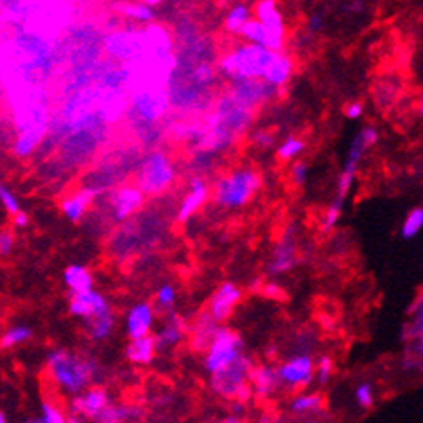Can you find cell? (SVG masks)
<instances>
[{
	"mask_svg": "<svg viewBox=\"0 0 423 423\" xmlns=\"http://www.w3.org/2000/svg\"><path fill=\"white\" fill-rule=\"evenodd\" d=\"M204 352H206L204 354V370L209 375H216L228 368L230 365H233L240 356H244L242 337L233 330L220 325L213 340Z\"/></svg>",
	"mask_w": 423,
	"mask_h": 423,
	"instance_id": "obj_6",
	"label": "cell"
},
{
	"mask_svg": "<svg viewBox=\"0 0 423 423\" xmlns=\"http://www.w3.org/2000/svg\"><path fill=\"white\" fill-rule=\"evenodd\" d=\"M147 195L140 190L139 185L125 183L107 194V209L114 223H125L135 216L146 204Z\"/></svg>",
	"mask_w": 423,
	"mask_h": 423,
	"instance_id": "obj_8",
	"label": "cell"
},
{
	"mask_svg": "<svg viewBox=\"0 0 423 423\" xmlns=\"http://www.w3.org/2000/svg\"><path fill=\"white\" fill-rule=\"evenodd\" d=\"M277 52L244 42L225 52L218 61V73L228 81L263 80Z\"/></svg>",
	"mask_w": 423,
	"mask_h": 423,
	"instance_id": "obj_2",
	"label": "cell"
},
{
	"mask_svg": "<svg viewBox=\"0 0 423 423\" xmlns=\"http://www.w3.org/2000/svg\"><path fill=\"white\" fill-rule=\"evenodd\" d=\"M423 230V207H415L404 218L401 225V237L406 240L415 239Z\"/></svg>",
	"mask_w": 423,
	"mask_h": 423,
	"instance_id": "obj_34",
	"label": "cell"
},
{
	"mask_svg": "<svg viewBox=\"0 0 423 423\" xmlns=\"http://www.w3.org/2000/svg\"><path fill=\"white\" fill-rule=\"evenodd\" d=\"M66 420H68V413H66V411L62 410L57 403L46 399V401H42V404H40L39 417H35L33 420H29V422L64 423Z\"/></svg>",
	"mask_w": 423,
	"mask_h": 423,
	"instance_id": "obj_31",
	"label": "cell"
},
{
	"mask_svg": "<svg viewBox=\"0 0 423 423\" xmlns=\"http://www.w3.org/2000/svg\"><path fill=\"white\" fill-rule=\"evenodd\" d=\"M155 320H158V310L154 304L140 300L130 306L126 311L123 328L128 339H139V337L151 335L154 332Z\"/></svg>",
	"mask_w": 423,
	"mask_h": 423,
	"instance_id": "obj_12",
	"label": "cell"
},
{
	"mask_svg": "<svg viewBox=\"0 0 423 423\" xmlns=\"http://www.w3.org/2000/svg\"><path fill=\"white\" fill-rule=\"evenodd\" d=\"M142 2H146L147 6H152V7H155V6H159V4L162 2V0H142Z\"/></svg>",
	"mask_w": 423,
	"mask_h": 423,
	"instance_id": "obj_44",
	"label": "cell"
},
{
	"mask_svg": "<svg viewBox=\"0 0 423 423\" xmlns=\"http://www.w3.org/2000/svg\"><path fill=\"white\" fill-rule=\"evenodd\" d=\"M111 403L109 394L106 389L97 387V385H90L85 389L80 394L73 396L71 403L68 408V418L71 422L78 420H92L97 422L104 408Z\"/></svg>",
	"mask_w": 423,
	"mask_h": 423,
	"instance_id": "obj_10",
	"label": "cell"
},
{
	"mask_svg": "<svg viewBox=\"0 0 423 423\" xmlns=\"http://www.w3.org/2000/svg\"><path fill=\"white\" fill-rule=\"evenodd\" d=\"M363 114H365V106H363V102H358V100H356V102L347 104V107H346L347 120H352V121L361 120Z\"/></svg>",
	"mask_w": 423,
	"mask_h": 423,
	"instance_id": "obj_43",
	"label": "cell"
},
{
	"mask_svg": "<svg viewBox=\"0 0 423 423\" xmlns=\"http://www.w3.org/2000/svg\"><path fill=\"white\" fill-rule=\"evenodd\" d=\"M252 18L265 25L277 36L287 39V25L278 0H258L252 9Z\"/></svg>",
	"mask_w": 423,
	"mask_h": 423,
	"instance_id": "obj_16",
	"label": "cell"
},
{
	"mask_svg": "<svg viewBox=\"0 0 423 423\" xmlns=\"http://www.w3.org/2000/svg\"><path fill=\"white\" fill-rule=\"evenodd\" d=\"M418 111L423 114V94L420 95V99H418Z\"/></svg>",
	"mask_w": 423,
	"mask_h": 423,
	"instance_id": "obj_45",
	"label": "cell"
},
{
	"mask_svg": "<svg viewBox=\"0 0 423 423\" xmlns=\"http://www.w3.org/2000/svg\"><path fill=\"white\" fill-rule=\"evenodd\" d=\"M174 180H176V165L172 155L162 149L147 152L135 174V185H139L147 197L166 192Z\"/></svg>",
	"mask_w": 423,
	"mask_h": 423,
	"instance_id": "obj_5",
	"label": "cell"
},
{
	"mask_svg": "<svg viewBox=\"0 0 423 423\" xmlns=\"http://www.w3.org/2000/svg\"><path fill=\"white\" fill-rule=\"evenodd\" d=\"M261 176L252 168H237L221 174L213 185V200L223 209H240L254 199Z\"/></svg>",
	"mask_w": 423,
	"mask_h": 423,
	"instance_id": "obj_3",
	"label": "cell"
},
{
	"mask_svg": "<svg viewBox=\"0 0 423 423\" xmlns=\"http://www.w3.org/2000/svg\"><path fill=\"white\" fill-rule=\"evenodd\" d=\"M240 300H242V291L233 282H225L211 296L209 304H207V313L218 324H223V321L232 317Z\"/></svg>",
	"mask_w": 423,
	"mask_h": 423,
	"instance_id": "obj_13",
	"label": "cell"
},
{
	"mask_svg": "<svg viewBox=\"0 0 423 423\" xmlns=\"http://www.w3.org/2000/svg\"><path fill=\"white\" fill-rule=\"evenodd\" d=\"M306 151V142L303 139H298V137H287L282 144H278L277 147V158L280 161L287 162V161H296V159L300 158V154Z\"/></svg>",
	"mask_w": 423,
	"mask_h": 423,
	"instance_id": "obj_32",
	"label": "cell"
},
{
	"mask_svg": "<svg viewBox=\"0 0 423 423\" xmlns=\"http://www.w3.org/2000/svg\"><path fill=\"white\" fill-rule=\"evenodd\" d=\"M94 199L95 195L83 187L80 190L69 192V194H66L62 197L61 204H59L62 216L68 221H71V223H80V221L85 220L88 211H90Z\"/></svg>",
	"mask_w": 423,
	"mask_h": 423,
	"instance_id": "obj_18",
	"label": "cell"
},
{
	"mask_svg": "<svg viewBox=\"0 0 423 423\" xmlns=\"http://www.w3.org/2000/svg\"><path fill=\"white\" fill-rule=\"evenodd\" d=\"M0 204H2L4 211H6L9 216H13L18 211H21L20 195L6 183H0Z\"/></svg>",
	"mask_w": 423,
	"mask_h": 423,
	"instance_id": "obj_35",
	"label": "cell"
},
{
	"mask_svg": "<svg viewBox=\"0 0 423 423\" xmlns=\"http://www.w3.org/2000/svg\"><path fill=\"white\" fill-rule=\"evenodd\" d=\"M251 18H252V9L247 6V4L244 2L233 4L225 14V20H223L225 32L232 36H239L240 32H242V28L246 26V23L251 20Z\"/></svg>",
	"mask_w": 423,
	"mask_h": 423,
	"instance_id": "obj_26",
	"label": "cell"
},
{
	"mask_svg": "<svg viewBox=\"0 0 423 423\" xmlns=\"http://www.w3.org/2000/svg\"><path fill=\"white\" fill-rule=\"evenodd\" d=\"M142 417L140 410H137L135 406H128V404H116L111 401L104 411L100 413L99 420L102 423H121V422H133L137 418Z\"/></svg>",
	"mask_w": 423,
	"mask_h": 423,
	"instance_id": "obj_28",
	"label": "cell"
},
{
	"mask_svg": "<svg viewBox=\"0 0 423 423\" xmlns=\"http://www.w3.org/2000/svg\"><path fill=\"white\" fill-rule=\"evenodd\" d=\"M46 366L54 387L69 398L90 387L100 372L99 361L94 356L68 351V349L50 351L47 354Z\"/></svg>",
	"mask_w": 423,
	"mask_h": 423,
	"instance_id": "obj_1",
	"label": "cell"
},
{
	"mask_svg": "<svg viewBox=\"0 0 423 423\" xmlns=\"http://www.w3.org/2000/svg\"><path fill=\"white\" fill-rule=\"evenodd\" d=\"M152 335H154L158 352L172 351V349L183 342L185 335H187V325H185V321L176 313L168 311L161 326L158 328V332L152 333Z\"/></svg>",
	"mask_w": 423,
	"mask_h": 423,
	"instance_id": "obj_15",
	"label": "cell"
},
{
	"mask_svg": "<svg viewBox=\"0 0 423 423\" xmlns=\"http://www.w3.org/2000/svg\"><path fill=\"white\" fill-rule=\"evenodd\" d=\"M252 144H254L258 149H270V147L275 144L273 133L270 132V130H265V128L256 130L254 135H252Z\"/></svg>",
	"mask_w": 423,
	"mask_h": 423,
	"instance_id": "obj_41",
	"label": "cell"
},
{
	"mask_svg": "<svg viewBox=\"0 0 423 423\" xmlns=\"http://www.w3.org/2000/svg\"><path fill=\"white\" fill-rule=\"evenodd\" d=\"M310 176V166L306 161H294V165L291 166V178L296 185H304Z\"/></svg>",
	"mask_w": 423,
	"mask_h": 423,
	"instance_id": "obj_39",
	"label": "cell"
},
{
	"mask_svg": "<svg viewBox=\"0 0 423 423\" xmlns=\"http://www.w3.org/2000/svg\"><path fill=\"white\" fill-rule=\"evenodd\" d=\"M16 247V235L11 228L0 230V258H9Z\"/></svg>",
	"mask_w": 423,
	"mask_h": 423,
	"instance_id": "obj_38",
	"label": "cell"
},
{
	"mask_svg": "<svg viewBox=\"0 0 423 423\" xmlns=\"http://www.w3.org/2000/svg\"><path fill=\"white\" fill-rule=\"evenodd\" d=\"M289 410L299 417H310L324 410V396L320 392H304L294 396L289 404Z\"/></svg>",
	"mask_w": 423,
	"mask_h": 423,
	"instance_id": "obj_27",
	"label": "cell"
},
{
	"mask_svg": "<svg viewBox=\"0 0 423 423\" xmlns=\"http://www.w3.org/2000/svg\"><path fill=\"white\" fill-rule=\"evenodd\" d=\"M211 197V187L202 176H194L188 181V190L185 192L183 199H181L180 206L176 211V220L180 223L190 220L192 216L199 213V209H202L204 204L207 202Z\"/></svg>",
	"mask_w": 423,
	"mask_h": 423,
	"instance_id": "obj_14",
	"label": "cell"
},
{
	"mask_svg": "<svg viewBox=\"0 0 423 423\" xmlns=\"http://www.w3.org/2000/svg\"><path fill=\"white\" fill-rule=\"evenodd\" d=\"M29 221H32V218H29V214L23 209L18 211L16 214H13V216H11V226H13L14 230L28 228Z\"/></svg>",
	"mask_w": 423,
	"mask_h": 423,
	"instance_id": "obj_42",
	"label": "cell"
},
{
	"mask_svg": "<svg viewBox=\"0 0 423 423\" xmlns=\"http://www.w3.org/2000/svg\"><path fill=\"white\" fill-rule=\"evenodd\" d=\"M296 265H298V247H296V242L292 237L285 235L275 246L272 259L268 263V273L278 277V275L291 272Z\"/></svg>",
	"mask_w": 423,
	"mask_h": 423,
	"instance_id": "obj_19",
	"label": "cell"
},
{
	"mask_svg": "<svg viewBox=\"0 0 423 423\" xmlns=\"http://www.w3.org/2000/svg\"><path fill=\"white\" fill-rule=\"evenodd\" d=\"M218 328H220V324L207 311H204L194 324V328H192V346L197 351H206Z\"/></svg>",
	"mask_w": 423,
	"mask_h": 423,
	"instance_id": "obj_25",
	"label": "cell"
},
{
	"mask_svg": "<svg viewBox=\"0 0 423 423\" xmlns=\"http://www.w3.org/2000/svg\"><path fill=\"white\" fill-rule=\"evenodd\" d=\"M249 384L256 396H259V398H270V396L277 391L278 385H280L277 368H272V366L268 365H252L249 373Z\"/></svg>",
	"mask_w": 423,
	"mask_h": 423,
	"instance_id": "obj_22",
	"label": "cell"
},
{
	"mask_svg": "<svg viewBox=\"0 0 423 423\" xmlns=\"http://www.w3.org/2000/svg\"><path fill=\"white\" fill-rule=\"evenodd\" d=\"M178 300V291L173 284H162L161 287L155 291L154 296V306L155 310L161 311V313H168V311H173L174 304Z\"/></svg>",
	"mask_w": 423,
	"mask_h": 423,
	"instance_id": "obj_33",
	"label": "cell"
},
{
	"mask_svg": "<svg viewBox=\"0 0 423 423\" xmlns=\"http://www.w3.org/2000/svg\"><path fill=\"white\" fill-rule=\"evenodd\" d=\"M33 339V328L26 324H16L6 330L0 335V347L2 349H14L23 344L29 342Z\"/></svg>",
	"mask_w": 423,
	"mask_h": 423,
	"instance_id": "obj_29",
	"label": "cell"
},
{
	"mask_svg": "<svg viewBox=\"0 0 423 423\" xmlns=\"http://www.w3.org/2000/svg\"><path fill=\"white\" fill-rule=\"evenodd\" d=\"M278 382L289 391L306 389L314 380V359L311 354L300 352L289 358L277 368Z\"/></svg>",
	"mask_w": 423,
	"mask_h": 423,
	"instance_id": "obj_9",
	"label": "cell"
},
{
	"mask_svg": "<svg viewBox=\"0 0 423 423\" xmlns=\"http://www.w3.org/2000/svg\"><path fill=\"white\" fill-rule=\"evenodd\" d=\"M354 401L363 410H370L375 403V391L370 382H363L354 389Z\"/></svg>",
	"mask_w": 423,
	"mask_h": 423,
	"instance_id": "obj_37",
	"label": "cell"
},
{
	"mask_svg": "<svg viewBox=\"0 0 423 423\" xmlns=\"http://www.w3.org/2000/svg\"><path fill=\"white\" fill-rule=\"evenodd\" d=\"M114 330H116V317H114L113 311L85 321V333L94 342H104V340L111 339Z\"/></svg>",
	"mask_w": 423,
	"mask_h": 423,
	"instance_id": "obj_24",
	"label": "cell"
},
{
	"mask_svg": "<svg viewBox=\"0 0 423 423\" xmlns=\"http://www.w3.org/2000/svg\"><path fill=\"white\" fill-rule=\"evenodd\" d=\"M158 354V346H155L154 335L139 337V339H128V346L125 349V356L132 365L147 366L154 361Z\"/></svg>",
	"mask_w": 423,
	"mask_h": 423,
	"instance_id": "obj_21",
	"label": "cell"
},
{
	"mask_svg": "<svg viewBox=\"0 0 423 423\" xmlns=\"http://www.w3.org/2000/svg\"><path fill=\"white\" fill-rule=\"evenodd\" d=\"M168 107L169 95L165 85H142L133 88L126 113L137 132H140L142 128H152L165 116Z\"/></svg>",
	"mask_w": 423,
	"mask_h": 423,
	"instance_id": "obj_4",
	"label": "cell"
},
{
	"mask_svg": "<svg viewBox=\"0 0 423 423\" xmlns=\"http://www.w3.org/2000/svg\"><path fill=\"white\" fill-rule=\"evenodd\" d=\"M123 14L130 20H133L135 23L140 25H151L155 20V11L152 6H147L146 2H137V4H126L121 7Z\"/></svg>",
	"mask_w": 423,
	"mask_h": 423,
	"instance_id": "obj_30",
	"label": "cell"
},
{
	"mask_svg": "<svg viewBox=\"0 0 423 423\" xmlns=\"http://www.w3.org/2000/svg\"><path fill=\"white\" fill-rule=\"evenodd\" d=\"M68 311L71 317L87 321L90 318L99 317V314L109 313V311H113V307L102 292L92 287L88 291L69 294Z\"/></svg>",
	"mask_w": 423,
	"mask_h": 423,
	"instance_id": "obj_11",
	"label": "cell"
},
{
	"mask_svg": "<svg viewBox=\"0 0 423 423\" xmlns=\"http://www.w3.org/2000/svg\"><path fill=\"white\" fill-rule=\"evenodd\" d=\"M294 71H296L294 57H292L289 52L278 50L277 54H275L270 68L266 69L265 76H263V81H266L270 87L280 90V88H284L285 85L291 81V78L294 76Z\"/></svg>",
	"mask_w": 423,
	"mask_h": 423,
	"instance_id": "obj_20",
	"label": "cell"
},
{
	"mask_svg": "<svg viewBox=\"0 0 423 423\" xmlns=\"http://www.w3.org/2000/svg\"><path fill=\"white\" fill-rule=\"evenodd\" d=\"M251 368V359L246 354L240 356L223 372L211 375V389H213L214 394L223 399H247L252 391L249 384Z\"/></svg>",
	"mask_w": 423,
	"mask_h": 423,
	"instance_id": "obj_7",
	"label": "cell"
},
{
	"mask_svg": "<svg viewBox=\"0 0 423 423\" xmlns=\"http://www.w3.org/2000/svg\"><path fill=\"white\" fill-rule=\"evenodd\" d=\"M6 422H7V415L0 410V423H6Z\"/></svg>",
	"mask_w": 423,
	"mask_h": 423,
	"instance_id": "obj_46",
	"label": "cell"
},
{
	"mask_svg": "<svg viewBox=\"0 0 423 423\" xmlns=\"http://www.w3.org/2000/svg\"><path fill=\"white\" fill-rule=\"evenodd\" d=\"M62 284L68 289L69 294H76V292H83L94 287V275L88 270V266L73 263V265L66 266L64 273H62Z\"/></svg>",
	"mask_w": 423,
	"mask_h": 423,
	"instance_id": "obj_23",
	"label": "cell"
},
{
	"mask_svg": "<svg viewBox=\"0 0 423 423\" xmlns=\"http://www.w3.org/2000/svg\"><path fill=\"white\" fill-rule=\"evenodd\" d=\"M326 20H325V14L320 13V11H317V13L311 14L310 18H307V23H306V33H310V35H320L321 32L325 29Z\"/></svg>",
	"mask_w": 423,
	"mask_h": 423,
	"instance_id": "obj_40",
	"label": "cell"
},
{
	"mask_svg": "<svg viewBox=\"0 0 423 423\" xmlns=\"http://www.w3.org/2000/svg\"><path fill=\"white\" fill-rule=\"evenodd\" d=\"M333 375V361L328 356H321L318 361H314V380L320 387H325Z\"/></svg>",
	"mask_w": 423,
	"mask_h": 423,
	"instance_id": "obj_36",
	"label": "cell"
},
{
	"mask_svg": "<svg viewBox=\"0 0 423 423\" xmlns=\"http://www.w3.org/2000/svg\"><path fill=\"white\" fill-rule=\"evenodd\" d=\"M239 36L244 40V42L256 43V46L266 47V49L275 52L285 50V47H287V39L277 36L275 33L270 32L265 25L259 23L256 18H251V20L247 21Z\"/></svg>",
	"mask_w": 423,
	"mask_h": 423,
	"instance_id": "obj_17",
	"label": "cell"
}]
</instances>
